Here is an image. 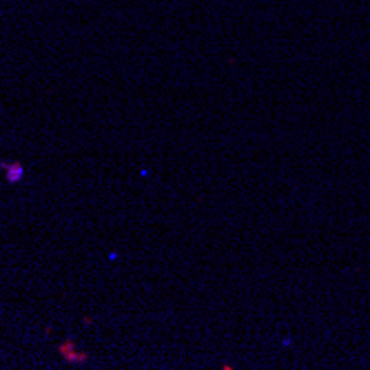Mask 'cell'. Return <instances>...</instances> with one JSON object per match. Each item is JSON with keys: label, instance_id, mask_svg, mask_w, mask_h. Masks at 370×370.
<instances>
[{"label": "cell", "instance_id": "obj_3", "mask_svg": "<svg viewBox=\"0 0 370 370\" xmlns=\"http://www.w3.org/2000/svg\"><path fill=\"white\" fill-rule=\"evenodd\" d=\"M107 257H109V259H111V262H116V259H120V255H118V253H109V255H107Z\"/></svg>", "mask_w": 370, "mask_h": 370}, {"label": "cell", "instance_id": "obj_1", "mask_svg": "<svg viewBox=\"0 0 370 370\" xmlns=\"http://www.w3.org/2000/svg\"><path fill=\"white\" fill-rule=\"evenodd\" d=\"M58 352H60V357H62L67 363H82V361L89 359V355H86L84 350H78L73 337H69V339L62 341V344H58Z\"/></svg>", "mask_w": 370, "mask_h": 370}, {"label": "cell", "instance_id": "obj_2", "mask_svg": "<svg viewBox=\"0 0 370 370\" xmlns=\"http://www.w3.org/2000/svg\"><path fill=\"white\" fill-rule=\"evenodd\" d=\"M0 168L5 171V179L9 184H20L25 179V166L16 160H0Z\"/></svg>", "mask_w": 370, "mask_h": 370}]
</instances>
